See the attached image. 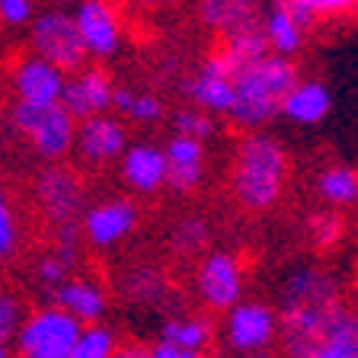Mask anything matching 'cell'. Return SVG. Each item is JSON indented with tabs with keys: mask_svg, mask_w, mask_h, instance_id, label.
<instances>
[{
	"mask_svg": "<svg viewBox=\"0 0 358 358\" xmlns=\"http://www.w3.org/2000/svg\"><path fill=\"white\" fill-rule=\"evenodd\" d=\"M339 304H343L339 285L323 268L298 266L294 272H288L282 291H278V310H275L285 352L298 358H313L329 313Z\"/></svg>",
	"mask_w": 358,
	"mask_h": 358,
	"instance_id": "1",
	"label": "cell"
},
{
	"mask_svg": "<svg viewBox=\"0 0 358 358\" xmlns=\"http://www.w3.org/2000/svg\"><path fill=\"white\" fill-rule=\"evenodd\" d=\"M231 80L234 99L227 109V119H234L246 131H256L282 112L285 93L298 83V67L285 55L268 52L253 64L240 67Z\"/></svg>",
	"mask_w": 358,
	"mask_h": 358,
	"instance_id": "2",
	"label": "cell"
},
{
	"mask_svg": "<svg viewBox=\"0 0 358 358\" xmlns=\"http://www.w3.org/2000/svg\"><path fill=\"white\" fill-rule=\"evenodd\" d=\"M288 182V154L272 134H246L231 164V192L246 211H268Z\"/></svg>",
	"mask_w": 358,
	"mask_h": 358,
	"instance_id": "3",
	"label": "cell"
},
{
	"mask_svg": "<svg viewBox=\"0 0 358 358\" xmlns=\"http://www.w3.org/2000/svg\"><path fill=\"white\" fill-rule=\"evenodd\" d=\"M10 125H13V131L20 138H26L32 154L38 160H45V164L64 160L74 150L77 119L61 103L29 106V103H16L13 99V106H10Z\"/></svg>",
	"mask_w": 358,
	"mask_h": 358,
	"instance_id": "4",
	"label": "cell"
},
{
	"mask_svg": "<svg viewBox=\"0 0 358 358\" xmlns=\"http://www.w3.org/2000/svg\"><path fill=\"white\" fill-rule=\"evenodd\" d=\"M80 327L83 323L77 317H71L64 307L52 301L36 307L32 313H22L10 345L22 358H71Z\"/></svg>",
	"mask_w": 358,
	"mask_h": 358,
	"instance_id": "5",
	"label": "cell"
},
{
	"mask_svg": "<svg viewBox=\"0 0 358 358\" xmlns=\"http://www.w3.org/2000/svg\"><path fill=\"white\" fill-rule=\"evenodd\" d=\"M26 48L38 58L52 61L64 74L87 64V48H83L80 32H77L74 13L61 7L42 10L26 22Z\"/></svg>",
	"mask_w": 358,
	"mask_h": 358,
	"instance_id": "6",
	"label": "cell"
},
{
	"mask_svg": "<svg viewBox=\"0 0 358 358\" xmlns=\"http://www.w3.org/2000/svg\"><path fill=\"white\" fill-rule=\"evenodd\" d=\"M32 195H36V208L48 227L77 224L87 208V186H83L80 173L67 166L64 160H52L36 173Z\"/></svg>",
	"mask_w": 358,
	"mask_h": 358,
	"instance_id": "7",
	"label": "cell"
},
{
	"mask_svg": "<svg viewBox=\"0 0 358 358\" xmlns=\"http://www.w3.org/2000/svg\"><path fill=\"white\" fill-rule=\"evenodd\" d=\"M224 317V339L234 352H266L278 339V313L259 301H237Z\"/></svg>",
	"mask_w": 358,
	"mask_h": 358,
	"instance_id": "8",
	"label": "cell"
},
{
	"mask_svg": "<svg viewBox=\"0 0 358 358\" xmlns=\"http://www.w3.org/2000/svg\"><path fill=\"white\" fill-rule=\"evenodd\" d=\"M77 22V32L83 38L87 58L109 61L122 48V16L112 0H77L71 10Z\"/></svg>",
	"mask_w": 358,
	"mask_h": 358,
	"instance_id": "9",
	"label": "cell"
},
{
	"mask_svg": "<svg viewBox=\"0 0 358 358\" xmlns=\"http://www.w3.org/2000/svg\"><path fill=\"white\" fill-rule=\"evenodd\" d=\"M138 208L128 199H103L96 205H87L80 215V237L93 250H112L122 240H128L138 227Z\"/></svg>",
	"mask_w": 358,
	"mask_h": 358,
	"instance_id": "10",
	"label": "cell"
},
{
	"mask_svg": "<svg viewBox=\"0 0 358 358\" xmlns=\"http://www.w3.org/2000/svg\"><path fill=\"white\" fill-rule=\"evenodd\" d=\"M64 71L55 67L52 61L38 58V55L26 52L10 64L7 83L13 90L16 103L29 106H55L61 103V90H64Z\"/></svg>",
	"mask_w": 358,
	"mask_h": 358,
	"instance_id": "11",
	"label": "cell"
},
{
	"mask_svg": "<svg viewBox=\"0 0 358 358\" xmlns=\"http://www.w3.org/2000/svg\"><path fill=\"white\" fill-rule=\"evenodd\" d=\"M195 291L208 310L224 313L243 298V268L231 253H208L195 272Z\"/></svg>",
	"mask_w": 358,
	"mask_h": 358,
	"instance_id": "12",
	"label": "cell"
},
{
	"mask_svg": "<svg viewBox=\"0 0 358 358\" xmlns=\"http://www.w3.org/2000/svg\"><path fill=\"white\" fill-rule=\"evenodd\" d=\"M125 148H128V128L115 115H109V112H99V115H90V119L77 122L74 150L87 166L115 164Z\"/></svg>",
	"mask_w": 358,
	"mask_h": 358,
	"instance_id": "13",
	"label": "cell"
},
{
	"mask_svg": "<svg viewBox=\"0 0 358 358\" xmlns=\"http://www.w3.org/2000/svg\"><path fill=\"white\" fill-rule=\"evenodd\" d=\"M61 106H64L77 122L99 115V112L112 109V77L103 67H77L64 77V90H61Z\"/></svg>",
	"mask_w": 358,
	"mask_h": 358,
	"instance_id": "14",
	"label": "cell"
},
{
	"mask_svg": "<svg viewBox=\"0 0 358 358\" xmlns=\"http://www.w3.org/2000/svg\"><path fill=\"white\" fill-rule=\"evenodd\" d=\"M215 329L205 317H170L164 320L154 345L148 349L150 358H195L211 345Z\"/></svg>",
	"mask_w": 358,
	"mask_h": 358,
	"instance_id": "15",
	"label": "cell"
},
{
	"mask_svg": "<svg viewBox=\"0 0 358 358\" xmlns=\"http://www.w3.org/2000/svg\"><path fill=\"white\" fill-rule=\"evenodd\" d=\"M182 93L192 99V106L199 109L211 112V115H227L231 109V99H234V80H231V71L227 64L221 61V55L211 52L205 58V64L182 83Z\"/></svg>",
	"mask_w": 358,
	"mask_h": 358,
	"instance_id": "16",
	"label": "cell"
},
{
	"mask_svg": "<svg viewBox=\"0 0 358 358\" xmlns=\"http://www.w3.org/2000/svg\"><path fill=\"white\" fill-rule=\"evenodd\" d=\"M166 157V186L176 195H192L205 179V141L192 134H173L164 148Z\"/></svg>",
	"mask_w": 358,
	"mask_h": 358,
	"instance_id": "17",
	"label": "cell"
},
{
	"mask_svg": "<svg viewBox=\"0 0 358 358\" xmlns=\"http://www.w3.org/2000/svg\"><path fill=\"white\" fill-rule=\"evenodd\" d=\"M119 164L122 179L134 195H154L166 186V157L157 144H128Z\"/></svg>",
	"mask_w": 358,
	"mask_h": 358,
	"instance_id": "18",
	"label": "cell"
},
{
	"mask_svg": "<svg viewBox=\"0 0 358 358\" xmlns=\"http://www.w3.org/2000/svg\"><path fill=\"white\" fill-rule=\"evenodd\" d=\"M52 301L58 307H64L71 317H77L80 323H96L106 317V307H109V298H106V288L93 278L83 275H67L58 288L52 291Z\"/></svg>",
	"mask_w": 358,
	"mask_h": 358,
	"instance_id": "19",
	"label": "cell"
},
{
	"mask_svg": "<svg viewBox=\"0 0 358 358\" xmlns=\"http://www.w3.org/2000/svg\"><path fill=\"white\" fill-rule=\"evenodd\" d=\"M313 358H358V310L343 304L329 313Z\"/></svg>",
	"mask_w": 358,
	"mask_h": 358,
	"instance_id": "20",
	"label": "cell"
},
{
	"mask_svg": "<svg viewBox=\"0 0 358 358\" xmlns=\"http://www.w3.org/2000/svg\"><path fill=\"white\" fill-rule=\"evenodd\" d=\"M195 7H199L201 26L221 38L259 22V7H256V0H199Z\"/></svg>",
	"mask_w": 358,
	"mask_h": 358,
	"instance_id": "21",
	"label": "cell"
},
{
	"mask_svg": "<svg viewBox=\"0 0 358 358\" xmlns=\"http://www.w3.org/2000/svg\"><path fill=\"white\" fill-rule=\"evenodd\" d=\"M329 106H333L329 90L320 80H301L298 77V83L285 93L278 115L298 122V125H317V122H323L329 115Z\"/></svg>",
	"mask_w": 358,
	"mask_h": 358,
	"instance_id": "22",
	"label": "cell"
},
{
	"mask_svg": "<svg viewBox=\"0 0 358 358\" xmlns=\"http://www.w3.org/2000/svg\"><path fill=\"white\" fill-rule=\"evenodd\" d=\"M259 26H262V32H266L268 48L275 55L291 58V55L301 52V45H304V26L294 20V13H291L285 3H275Z\"/></svg>",
	"mask_w": 358,
	"mask_h": 358,
	"instance_id": "23",
	"label": "cell"
},
{
	"mask_svg": "<svg viewBox=\"0 0 358 358\" xmlns=\"http://www.w3.org/2000/svg\"><path fill=\"white\" fill-rule=\"evenodd\" d=\"M125 298L144 307H166L170 304V285L157 268H131L125 275Z\"/></svg>",
	"mask_w": 358,
	"mask_h": 358,
	"instance_id": "24",
	"label": "cell"
},
{
	"mask_svg": "<svg viewBox=\"0 0 358 358\" xmlns=\"http://www.w3.org/2000/svg\"><path fill=\"white\" fill-rule=\"evenodd\" d=\"M317 189H320L323 201L333 205V208L355 205L358 201V173L349 170V166H329V170L317 179Z\"/></svg>",
	"mask_w": 358,
	"mask_h": 358,
	"instance_id": "25",
	"label": "cell"
},
{
	"mask_svg": "<svg viewBox=\"0 0 358 358\" xmlns=\"http://www.w3.org/2000/svg\"><path fill=\"white\" fill-rule=\"evenodd\" d=\"M285 7L307 29L317 20H343L358 13V0H285Z\"/></svg>",
	"mask_w": 358,
	"mask_h": 358,
	"instance_id": "26",
	"label": "cell"
},
{
	"mask_svg": "<svg viewBox=\"0 0 358 358\" xmlns=\"http://www.w3.org/2000/svg\"><path fill=\"white\" fill-rule=\"evenodd\" d=\"M115 352H119L115 333L103 320H96V323H83L80 327V336H77L71 358H109Z\"/></svg>",
	"mask_w": 358,
	"mask_h": 358,
	"instance_id": "27",
	"label": "cell"
},
{
	"mask_svg": "<svg viewBox=\"0 0 358 358\" xmlns=\"http://www.w3.org/2000/svg\"><path fill=\"white\" fill-rule=\"evenodd\" d=\"M208 240H211V227H208V221L199 215L179 217L176 227L170 231V246H173V253H179V256L201 253V250L208 246Z\"/></svg>",
	"mask_w": 358,
	"mask_h": 358,
	"instance_id": "28",
	"label": "cell"
},
{
	"mask_svg": "<svg viewBox=\"0 0 358 358\" xmlns=\"http://www.w3.org/2000/svg\"><path fill=\"white\" fill-rule=\"evenodd\" d=\"M20 217H16V208L10 201V192L7 186L0 182V266L10 262L20 250Z\"/></svg>",
	"mask_w": 358,
	"mask_h": 358,
	"instance_id": "29",
	"label": "cell"
},
{
	"mask_svg": "<svg viewBox=\"0 0 358 358\" xmlns=\"http://www.w3.org/2000/svg\"><path fill=\"white\" fill-rule=\"evenodd\" d=\"M307 227H310L313 246H320V250H333V246L343 240V231H345L343 217L336 215V211H317Z\"/></svg>",
	"mask_w": 358,
	"mask_h": 358,
	"instance_id": "30",
	"label": "cell"
},
{
	"mask_svg": "<svg viewBox=\"0 0 358 358\" xmlns=\"http://www.w3.org/2000/svg\"><path fill=\"white\" fill-rule=\"evenodd\" d=\"M173 128H176L179 134H192V138L205 141V138L215 134V119H211V112L192 106V109H179L176 115H173Z\"/></svg>",
	"mask_w": 358,
	"mask_h": 358,
	"instance_id": "31",
	"label": "cell"
},
{
	"mask_svg": "<svg viewBox=\"0 0 358 358\" xmlns=\"http://www.w3.org/2000/svg\"><path fill=\"white\" fill-rule=\"evenodd\" d=\"M71 268H74V266H67V262L61 259L55 250H48V253L36 262V285L45 291V294H52V291L58 288L67 275H71Z\"/></svg>",
	"mask_w": 358,
	"mask_h": 358,
	"instance_id": "32",
	"label": "cell"
},
{
	"mask_svg": "<svg viewBox=\"0 0 358 358\" xmlns=\"http://www.w3.org/2000/svg\"><path fill=\"white\" fill-rule=\"evenodd\" d=\"M164 112H166V106L160 96H154V93H134L125 119L138 122V125H154V122L164 119Z\"/></svg>",
	"mask_w": 358,
	"mask_h": 358,
	"instance_id": "33",
	"label": "cell"
},
{
	"mask_svg": "<svg viewBox=\"0 0 358 358\" xmlns=\"http://www.w3.org/2000/svg\"><path fill=\"white\" fill-rule=\"evenodd\" d=\"M32 16H36V0H0V26L26 29Z\"/></svg>",
	"mask_w": 358,
	"mask_h": 358,
	"instance_id": "34",
	"label": "cell"
},
{
	"mask_svg": "<svg viewBox=\"0 0 358 358\" xmlns=\"http://www.w3.org/2000/svg\"><path fill=\"white\" fill-rule=\"evenodd\" d=\"M22 304L16 294H10V291H0V339L3 343H10L16 333V327H20L22 320Z\"/></svg>",
	"mask_w": 358,
	"mask_h": 358,
	"instance_id": "35",
	"label": "cell"
},
{
	"mask_svg": "<svg viewBox=\"0 0 358 358\" xmlns=\"http://www.w3.org/2000/svg\"><path fill=\"white\" fill-rule=\"evenodd\" d=\"M128 3L138 10H157V7H164V3H170V0H128Z\"/></svg>",
	"mask_w": 358,
	"mask_h": 358,
	"instance_id": "36",
	"label": "cell"
},
{
	"mask_svg": "<svg viewBox=\"0 0 358 358\" xmlns=\"http://www.w3.org/2000/svg\"><path fill=\"white\" fill-rule=\"evenodd\" d=\"M352 307L358 310V275H355V282H352Z\"/></svg>",
	"mask_w": 358,
	"mask_h": 358,
	"instance_id": "37",
	"label": "cell"
},
{
	"mask_svg": "<svg viewBox=\"0 0 358 358\" xmlns=\"http://www.w3.org/2000/svg\"><path fill=\"white\" fill-rule=\"evenodd\" d=\"M10 352H13V345H10V343H3V339H0V358H7Z\"/></svg>",
	"mask_w": 358,
	"mask_h": 358,
	"instance_id": "38",
	"label": "cell"
},
{
	"mask_svg": "<svg viewBox=\"0 0 358 358\" xmlns=\"http://www.w3.org/2000/svg\"><path fill=\"white\" fill-rule=\"evenodd\" d=\"M275 3H285V0H275Z\"/></svg>",
	"mask_w": 358,
	"mask_h": 358,
	"instance_id": "39",
	"label": "cell"
}]
</instances>
